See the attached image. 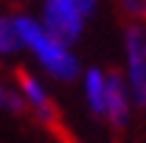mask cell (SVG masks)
Segmentation results:
<instances>
[{"label":"cell","mask_w":146,"mask_h":143,"mask_svg":"<svg viewBox=\"0 0 146 143\" xmlns=\"http://www.w3.org/2000/svg\"><path fill=\"white\" fill-rule=\"evenodd\" d=\"M14 25H17L20 45L34 54V59L39 62V68L45 73H51L59 81H73V79H79L82 62H79V56L73 54V45L62 42V39L54 36L39 20L28 17V14H17V17H14Z\"/></svg>","instance_id":"obj_1"},{"label":"cell","mask_w":146,"mask_h":143,"mask_svg":"<svg viewBox=\"0 0 146 143\" xmlns=\"http://www.w3.org/2000/svg\"><path fill=\"white\" fill-rule=\"evenodd\" d=\"M98 0H42V25L62 42H79L84 23L93 17Z\"/></svg>","instance_id":"obj_2"},{"label":"cell","mask_w":146,"mask_h":143,"mask_svg":"<svg viewBox=\"0 0 146 143\" xmlns=\"http://www.w3.org/2000/svg\"><path fill=\"white\" fill-rule=\"evenodd\" d=\"M124 59H127V87L132 104L146 109V20H129L124 28Z\"/></svg>","instance_id":"obj_3"},{"label":"cell","mask_w":146,"mask_h":143,"mask_svg":"<svg viewBox=\"0 0 146 143\" xmlns=\"http://www.w3.org/2000/svg\"><path fill=\"white\" fill-rule=\"evenodd\" d=\"M17 87L25 98V107L36 115V121H42V126H48V129H59V109L54 104V95L34 73L17 70Z\"/></svg>","instance_id":"obj_4"},{"label":"cell","mask_w":146,"mask_h":143,"mask_svg":"<svg viewBox=\"0 0 146 143\" xmlns=\"http://www.w3.org/2000/svg\"><path fill=\"white\" fill-rule=\"evenodd\" d=\"M129 112H132V95H129L127 79L121 73H107V101H104V121L115 132L127 129Z\"/></svg>","instance_id":"obj_5"},{"label":"cell","mask_w":146,"mask_h":143,"mask_svg":"<svg viewBox=\"0 0 146 143\" xmlns=\"http://www.w3.org/2000/svg\"><path fill=\"white\" fill-rule=\"evenodd\" d=\"M82 90L84 101L96 118H104V101H107V73L101 68H87L82 73Z\"/></svg>","instance_id":"obj_6"},{"label":"cell","mask_w":146,"mask_h":143,"mask_svg":"<svg viewBox=\"0 0 146 143\" xmlns=\"http://www.w3.org/2000/svg\"><path fill=\"white\" fill-rule=\"evenodd\" d=\"M17 51H23V45L17 36L14 17H0V56H14Z\"/></svg>","instance_id":"obj_7"},{"label":"cell","mask_w":146,"mask_h":143,"mask_svg":"<svg viewBox=\"0 0 146 143\" xmlns=\"http://www.w3.org/2000/svg\"><path fill=\"white\" fill-rule=\"evenodd\" d=\"M118 6L129 20H146V0H118Z\"/></svg>","instance_id":"obj_8"}]
</instances>
